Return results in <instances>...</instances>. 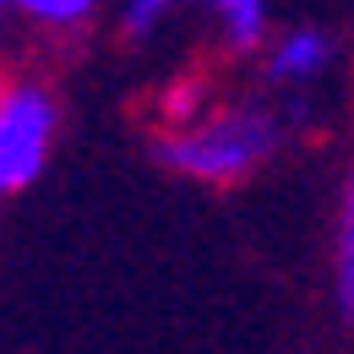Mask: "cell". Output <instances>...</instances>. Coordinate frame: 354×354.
<instances>
[{
	"instance_id": "6da1fadb",
	"label": "cell",
	"mask_w": 354,
	"mask_h": 354,
	"mask_svg": "<svg viewBox=\"0 0 354 354\" xmlns=\"http://www.w3.org/2000/svg\"><path fill=\"white\" fill-rule=\"evenodd\" d=\"M283 142H289L283 109H272L262 98H234V104H213L191 126L153 131V158L158 169L180 180L223 191V185H245L251 175H262Z\"/></svg>"
},
{
	"instance_id": "3957f363",
	"label": "cell",
	"mask_w": 354,
	"mask_h": 354,
	"mask_svg": "<svg viewBox=\"0 0 354 354\" xmlns=\"http://www.w3.org/2000/svg\"><path fill=\"white\" fill-rule=\"evenodd\" d=\"M185 11L207 17L229 55H262L267 39H272L267 0H126L120 28H126V39H153L169 17H185Z\"/></svg>"
},
{
	"instance_id": "52a82bcc",
	"label": "cell",
	"mask_w": 354,
	"mask_h": 354,
	"mask_svg": "<svg viewBox=\"0 0 354 354\" xmlns=\"http://www.w3.org/2000/svg\"><path fill=\"white\" fill-rule=\"evenodd\" d=\"M218 98L207 88V77H175V82H164L158 93V109H153V126L158 131H175V126H191L196 115H207Z\"/></svg>"
},
{
	"instance_id": "277c9868",
	"label": "cell",
	"mask_w": 354,
	"mask_h": 354,
	"mask_svg": "<svg viewBox=\"0 0 354 354\" xmlns=\"http://www.w3.org/2000/svg\"><path fill=\"white\" fill-rule=\"evenodd\" d=\"M333 60H338L333 33L300 22V28H283V33L267 39L262 77H267V88H278V93H300V88H316V82L333 71Z\"/></svg>"
},
{
	"instance_id": "8992f818",
	"label": "cell",
	"mask_w": 354,
	"mask_h": 354,
	"mask_svg": "<svg viewBox=\"0 0 354 354\" xmlns=\"http://www.w3.org/2000/svg\"><path fill=\"white\" fill-rule=\"evenodd\" d=\"M6 11L39 33H82L98 17V0H6Z\"/></svg>"
},
{
	"instance_id": "7a4b0ae2",
	"label": "cell",
	"mask_w": 354,
	"mask_h": 354,
	"mask_svg": "<svg viewBox=\"0 0 354 354\" xmlns=\"http://www.w3.org/2000/svg\"><path fill=\"white\" fill-rule=\"evenodd\" d=\"M60 93L44 77H11L0 88V191L17 196L39 185L60 136Z\"/></svg>"
},
{
	"instance_id": "5b68a950",
	"label": "cell",
	"mask_w": 354,
	"mask_h": 354,
	"mask_svg": "<svg viewBox=\"0 0 354 354\" xmlns=\"http://www.w3.org/2000/svg\"><path fill=\"white\" fill-rule=\"evenodd\" d=\"M327 289L344 322H354V164L338 180L333 202V240H327Z\"/></svg>"
}]
</instances>
